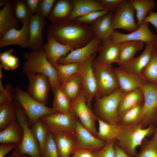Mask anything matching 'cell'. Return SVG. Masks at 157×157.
Returning <instances> with one entry per match:
<instances>
[{"label": "cell", "mask_w": 157, "mask_h": 157, "mask_svg": "<svg viewBox=\"0 0 157 157\" xmlns=\"http://www.w3.org/2000/svg\"><path fill=\"white\" fill-rule=\"evenodd\" d=\"M80 63H70L60 64L58 63L53 66L58 73V79L61 86L72 75L78 72Z\"/></svg>", "instance_id": "37"}, {"label": "cell", "mask_w": 157, "mask_h": 157, "mask_svg": "<svg viewBox=\"0 0 157 157\" xmlns=\"http://www.w3.org/2000/svg\"><path fill=\"white\" fill-rule=\"evenodd\" d=\"M135 157H157V146L151 139L147 140Z\"/></svg>", "instance_id": "43"}, {"label": "cell", "mask_w": 157, "mask_h": 157, "mask_svg": "<svg viewBox=\"0 0 157 157\" xmlns=\"http://www.w3.org/2000/svg\"><path fill=\"white\" fill-rule=\"evenodd\" d=\"M72 7V1L56 0L47 18L51 23L67 19L71 14Z\"/></svg>", "instance_id": "29"}, {"label": "cell", "mask_w": 157, "mask_h": 157, "mask_svg": "<svg viewBox=\"0 0 157 157\" xmlns=\"http://www.w3.org/2000/svg\"><path fill=\"white\" fill-rule=\"evenodd\" d=\"M45 17L38 14L33 15L28 22L29 36L28 48L31 50L42 48L44 38L42 31Z\"/></svg>", "instance_id": "18"}, {"label": "cell", "mask_w": 157, "mask_h": 157, "mask_svg": "<svg viewBox=\"0 0 157 157\" xmlns=\"http://www.w3.org/2000/svg\"><path fill=\"white\" fill-rule=\"evenodd\" d=\"M112 13L109 12L101 16L90 26L94 37L101 41L110 38L115 31L112 22Z\"/></svg>", "instance_id": "22"}, {"label": "cell", "mask_w": 157, "mask_h": 157, "mask_svg": "<svg viewBox=\"0 0 157 157\" xmlns=\"http://www.w3.org/2000/svg\"><path fill=\"white\" fill-rule=\"evenodd\" d=\"M118 43L128 41H140L146 44H155L157 35L150 30L148 23L143 21L138 28L129 33L125 34L114 31L110 38Z\"/></svg>", "instance_id": "16"}, {"label": "cell", "mask_w": 157, "mask_h": 157, "mask_svg": "<svg viewBox=\"0 0 157 157\" xmlns=\"http://www.w3.org/2000/svg\"><path fill=\"white\" fill-rule=\"evenodd\" d=\"M140 76L145 82L157 85V47L155 45L150 60Z\"/></svg>", "instance_id": "35"}, {"label": "cell", "mask_w": 157, "mask_h": 157, "mask_svg": "<svg viewBox=\"0 0 157 157\" xmlns=\"http://www.w3.org/2000/svg\"><path fill=\"white\" fill-rule=\"evenodd\" d=\"M109 12L108 10L94 11L78 17L74 20L88 25V24H92L98 19Z\"/></svg>", "instance_id": "44"}, {"label": "cell", "mask_w": 157, "mask_h": 157, "mask_svg": "<svg viewBox=\"0 0 157 157\" xmlns=\"http://www.w3.org/2000/svg\"><path fill=\"white\" fill-rule=\"evenodd\" d=\"M154 47V44H146L144 50L139 56L134 57L125 64L119 67L140 76L150 60Z\"/></svg>", "instance_id": "23"}, {"label": "cell", "mask_w": 157, "mask_h": 157, "mask_svg": "<svg viewBox=\"0 0 157 157\" xmlns=\"http://www.w3.org/2000/svg\"><path fill=\"white\" fill-rule=\"evenodd\" d=\"M80 157H96L94 153L92 151H81L73 153Z\"/></svg>", "instance_id": "53"}, {"label": "cell", "mask_w": 157, "mask_h": 157, "mask_svg": "<svg viewBox=\"0 0 157 157\" xmlns=\"http://www.w3.org/2000/svg\"><path fill=\"white\" fill-rule=\"evenodd\" d=\"M115 69L119 88L125 92L140 88L146 82L140 76L120 67Z\"/></svg>", "instance_id": "20"}, {"label": "cell", "mask_w": 157, "mask_h": 157, "mask_svg": "<svg viewBox=\"0 0 157 157\" xmlns=\"http://www.w3.org/2000/svg\"><path fill=\"white\" fill-rule=\"evenodd\" d=\"M8 0H1L0 1V6H5L8 2Z\"/></svg>", "instance_id": "56"}, {"label": "cell", "mask_w": 157, "mask_h": 157, "mask_svg": "<svg viewBox=\"0 0 157 157\" xmlns=\"http://www.w3.org/2000/svg\"><path fill=\"white\" fill-rule=\"evenodd\" d=\"M72 1V10L67 19L69 20H74L92 12L108 10L97 0H74Z\"/></svg>", "instance_id": "25"}, {"label": "cell", "mask_w": 157, "mask_h": 157, "mask_svg": "<svg viewBox=\"0 0 157 157\" xmlns=\"http://www.w3.org/2000/svg\"><path fill=\"white\" fill-rule=\"evenodd\" d=\"M99 124L97 137L105 141L115 140L120 132L121 125L106 122L97 117Z\"/></svg>", "instance_id": "30"}, {"label": "cell", "mask_w": 157, "mask_h": 157, "mask_svg": "<svg viewBox=\"0 0 157 157\" xmlns=\"http://www.w3.org/2000/svg\"><path fill=\"white\" fill-rule=\"evenodd\" d=\"M154 133L153 136L151 139L154 143L157 146V126L156 129H155Z\"/></svg>", "instance_id": "55"}, {"label": "cell", "mask_w": 157, "mask_h": 157, "mask_svg": "<svg viewBox=\"0 0 157 157\" xmlns=\"http://www.w3.org/2000/svg\"><path fill=\"white\" fill-rule=\"evenodd\" d=\"M76 147L72 153L81 151H96L102 149L106 142L100 139L84 127L77 119L76 122Z\"/></svg>", "instance_id": "14"}, {"label": "cell", "mask_w": 157, "mask_h": 157, "mask_svg": "<svg viewBox=\"0 0 157 157\" xmlns=\"http://www.w3.org/2000/svg\"><path fill=\"white\" fill-rule=\"evenodd\" d=\"M101 42L99 39L94 37L84 46L72 50L65 56L60 58L57 63L61 65L83 63L97 52Z\"/></svg>", "instance_id": "15"}, {"label": "cell", "mask_w": 157, "mask_h": 157, "mask_svg": "<svg viewBox=\"0 0 157 157\" xmlns=\"http://www.w3.org/2000/svg\"><path fill=\"white\" fill-rule=\"evenodd\" d=\"M39 157H58L56 143L50 132H49Z\"/></svg>", "instance_id": "42"}, {"label": "cell", "mask_w": 157, "mask_h": 157, "mask_svg": "<svg viewBox=\"0 0 157 157\" xmlns=\"http://www.w3.org/2000/svg\"><path fill=\"white\" fill-rule=\"evenodd\" d=\"M148 15L144 19L143 21L151 24L156 28L157 31V12L152 10L150 11ZM157 35V34H156Z\"/></svg>", "instance_id": "51"}, {"label": "cell", "mask_w": 157, "mask_h": 157, "mask_svg": "<svg viewBox=\"0 0 157 157\" xmlns=\"http://www.w3.org/2000/svg\"><path fill=\"white\" fill-rule=\"evenodd\" d=\"M120 43L111 38L101 41L97 52L98 55L96 60L99 63L105 65L117 63L119 53Z\"/></svg>", "instance_id": "19"}, {"label": "cell", "mask_w": 157, "mask_h": 157, "mask_svg": "<svg viewBox=\"0 0 157 157\" xmlns=\"http://www.w3.org/2000/svg\"><path fill=\"white\" fill-rule=\"evenodd\" d=\"M46 32L47 36L74 49L84 46L94 37L90 26L75 20L66 19L51 23Z\"/></svg>", "instance_id": "1"}, {"label": "cell", "mask_w": 157, "mask_h": 157, "mask_svg": "<svg viewBox=\"0 0 157 157\" xmlns=\"http://www.w3.org/2000/svg\"><path fill=\"white\" fill-rule=\"evenodd\" d=\"M115 140L106 141L105 146L101 150L95 151L96 157H115V149L114 143Z\"/></svg>", "instance_id": "45"}, {"label": "cell", "mask_w": 157, "mask_h": 157, "mask_svg": "<svg viewBox=\"0 0 157 157\" xmlns=\"http://www.w3.org/2000/svg\"><path fill=\"white\" fill-rule=\"evenodd\" d=\"M23 135L22 128L16 122L0 132V143H14L19 144Z\"/></svg>", "instance_id": "31"}, {"label": "cell", "mask_w": 157, "mask_h": 157, "mask_svg": "<svg viewBox=\"0 0 157 157\" xmlns=\"http://www.w3.org/2000/svg\"><path fill=\"white\" fill-rule=\"evenodd\" d=\"M26 75L29 82L27 93L34 99L46 105L51 88L49 78L45 74L40 73H30Z\"/></svg>", "instance_id": "13"}, {"label": "cell", "mask_w": 157, "mask_h": 157, "mask_svg": "<svg viewBox=\"0 0 157 157\" xmlns=\"http://www.w3.org/2000/svg\"><path fill=\"white\" fill-rule=\"evenodd\" d=\"M28 22L23 24L20 29H10L0 37V47L16 44L22 48L28 47L29 36Z\"/></svg>", "instance_id": "17"}, {"label": "cell", "mask_w": 157, "mask_h": 157, "mask_svg": "<svg viewBox=\"0 0 157 157\" xmlns=\"http://www.w3.org/2000/svg\"><path fill=\"white\" fill-rule=\"evenodd\" d=\"M101 4L106 8L110 11L114 12L125 0H98Z\"/></svg>", "instance_id": "48"}, {"label": "cell", "mask_w": 157, "mask_h": 157, "mask_svg": "<svg viewBox=\"0 0 157 157\" xmlns=\"http://www.w3.org/2000/svg\"><path fill=\"white\" fill-rule=\"evenodd\" d=\"M32 14L37 13L40 0H24Z\"/></svg>", "instance_id": "50"}, {"label": "cell", "mask_w": 157, "mask_h": 157, "mask_svg": "<svg viewBox=\"0 0 157 157\" xmlns=\"http://www.w3.org/2000/svg\"><path fill=\"white\" fill-rule=\"evenodd\" d=\"M58 157H69L76 146L75 133H53Z\"/></svg>", "instance_id": "24"}, {"label": "cell", "mask_w": 157, "mask_h": 157, "mask_svg": "<svg viewBox=\"0 0 157 157\" xmlns=\"http://www.w3.org/2000/svg\"><path fill=\"white\" fill-rule=\"evenodd\" d=\"M17 121L13 101L0 105V131Z\"/></svg>", "instance_id": "32"}, {"label": "cell", "mask_w": 157, "mask_h": 157, "mask_svg": "<svg viewBox=\"0 0 157 157\" xmlns=\"http://www.w3.org/2000/svg\"><path fill=\"white\" fill-rule=\"evenodd\" d=\"M92 66L98 84V96L107 95L119 88L115 67L112 65L100 64L95 57Z\"/></svg>", "instance_id": "7"}, {"label": "cell", "mask_w": 157, "mask_h": 157, "mask_svg": "<svg viewBox=\"0 0 157 157\" xmlns=\"http://www.w3.org/2000/svg\"><path fill=\"white\" fill-rule=\"evenodd\" d=\"M125 93L119 88L108 94L95 97L94 114L97 117L109 123H117L118 108Z\"/></svg>", "instance_id": "4"}, {"label": "cell", "mask_w": 157, "mask_h": 157, "mask_svg": "<svg viewBox=\"0 0 157 157\" xmlns=\"http://www.w3.org/2000/svg\"><path fill=\"white\" fill-rule=\"evenodd\" d=\"M143 44L144 43L140 41H128L120 43L117 63L119 66L124 65L133 58L138 51L142 49Z\"/></svg>", "instance_id": "27"}, {"label": "cell", "mask_w": 157, "mask_h": 157, "mask_svg": "<svg viewBox=\"0 0 157 157\" xmlns=\"http://www.w3.org/2000/svg\"><path fill=\"white\" fill-rule=\"evenodd\" d=\"M13 102L17 121L23 130L22 140L16 149L21 153L28 155L31 157H39L40 146L29 127L28 119L26 113L17 102L14 100Z\"/></svg>", "instance_id": "6"}, {"label": "cell", "mask_w": 157, "mask_h": 157, "mask_svg": "<svg viewBox=\"0 0 157 157\" xmlns=\"http://www.w3.org/2000/svg\"><path fill=\"white\" fill-rule=\"evenodd\" d=\"M155 45L157 47V42L155 44Z\"/></svg>", "instance_id": "58"}, {"label": "cell", "mask_w": 157, "mask_h": 157, "mask_svg": "<svg viewBox=\"0 0 157 157\" xmlns=\"http://www.w3.org/2000/svg\"><path fill=\"white\" fill-rule=\"evenodd\" d=\"M13 2V9L17 20L22 24L28 22L33 15L24 0H15Z\"/></svg>", "instance_id": "39"}, {"label": "cell", "mask_w": 157, "mask_h": 157, "mask_svg": "<svg viewBox=\"0 0 157 157\" xmlns=\"http://www.w3.org/2000/svg\"><path fill=\"white\" fill-rule=\"evenodd\" d=\"M119 134L117 138L118 144L129 155L135 157L137 154L136 148L142 145L144 139L154 133L155 128L152 125L143 128L141 123L121 124Z\"/></svg>", "instance_id": "3"}, {"label": "cell", "mask_w": 157, "mask_h": 157, "mask_svg": "<svg viewBox=\"0 0 157 157\" xmlns=\"http://www.w3.org/2000/svg\"><path fill=\"white\" fill-rule=\"evenodd\" d=\"M6 157H28L26 155L23 154L17 149H14L11 153Z\"/></svg>", "instance_id": "54"}, {"label": "cell", "mask_w": 157, "mask_h": 157, "mask_svg": "<svg viewBox=\"0 0 157 157\" xmlns=\"http://www.w3.org/2000/svg\"><path fill=\"white\" fill-rule=\"evenodd\" d=\"M115 157H132L129 155L118 144L115 146Z\"/></svg>", "instance_id": "52"}, {"label": "cell", "mask_w": 157, "mask_h": 157, "mask_svg": "<svg viewBox=\"0 0 157 157\" xmlns=\"http://www.w3.org/2000/svg\"><path fill=\"white\" fill-rule=\"evenodd\" d=\"M23 56L25 59L22 67L24 72L26 74L40 73L46 75L49 79L52 91L60 87L57 71L47 58L43 47L29 52H25Z\"/></svg>", "instance_id": "2"}, {"label": "cell", "mask_w": 157, "mask_h": 157, "mask_svg": "<svg viewBox=\"0 0 157 157\" xmlns=\"http://www.w3.org/2000/svg\"><path fill=\"white\" fill-rule=\"evenodd\" d=\"M72 157H80L79 156L77 155L76 154H73V155L72 156Z\"/></svg>", "instance_id": "57"}, {"label": "cell", "mask_w": 157, "mask_h": 157, "mask_svg": "<svg viewBox=\"0 0 157 157\" xmlns=\"http://www.w3.org/2000/svg\"><path fill=\"white\" fill-rule=\"evenodd\" d=\"M19 22L15 18L13 9V2L9 1L0 10V37L8 30L19 28Z\"/></svg>", "instance_id": "26"}, {"label": "cell", "mask_w": 157, "mask_h": 157, "mask_svg": "<svg viewBox=\"0 0 157 157\" xmlns=\"http://www.w3.org/2000/svg\"><path fill=\"white\" fill-rule=\"evenodd\" d=\"M71 110L83 126L97 137V117L87 105L85 97L81 91L72 100Z\"/></svg>", "instance_id": "10"}, {"label": "cell", "mask_w": 157, "mask_h": 157, "mask_svg": "<svg viewBox=\"0 0 157 157\" xmlns=\"http://www.w3.org/2000/svg\"><path fill=\"white\" fill-rule=\"evenodd\" d=\"M31 128L35 138L39 144L40 153L49 132L48 128L40 118L35 122Z\"/></svg>", "instance_id": "38"}, {"label": "cell", "mask_w": 157, "mask_h": 157, "mask_svg": "<svg viewBox=\"0 0 157 157\" xmlns=\"http://www.w3.org/2000/svg\"><path fill=\"white\" fill-rule=\"evenodd\" d=\"M140 88L144 97L141 121L150 124L157 119V85L145 82Z\"/></svg>", "instance_id": "12"}, {"label": "cell", "mask_w": 157, "mask_h": 157, "mask_svg": "<svg viewBox=\"0 0 157 157\" xmlns=\"http://www.w3.org/2000/svg\"><path fill=\"white\" fill-rule=\"evenodd\" d=\"M0 105L13 101L14 99L12 95V90L10 85H6L4 88L0 81Z\"/></svg>", "instance_id": "47"}, {"label": "cell", "mask_w": 157, "mask_h": 157, "mask_svg": "<svg viewBox=\"0 0 157 157\" xmlns=\"http://www.w3.org/2000/svg\"><path fill=\"white\" fill-rule=\"evenodd\" d=\"M143 92L140 88L125 92L123 96L118 109V117L128 110L144 102Z\"/></svg>", "instance_id": "28"}, {"label": "cell", "mask_w": 157, "mask_h": 157, "mask_svg": "<svg viewBox=\"0 0 157 157\" xmlns=\"http://www.w3.org/2000/svg\"><path fill=\"white\" fill-rule=\"evenodd\" d=\"M96 53L91 57L80 63L79 72L81 77V92L85 95L87 104L91 109L93 100L99 96L98 84L92 67V62Z\"/></svg>", "instance_id": "8"}, {"label": "cell", "mask_w": 157, "mask_h": 157, "mask_svg": "<svg viewBox=\"0 0 157 157\" xmlns=\"http://www.w3.org/2000/svg\"><path fill=\"white\" fill-rule=\"evenodd\" d=\"M81 84V77L78 71L70 77L60 87L65 94L72 100L80 92Z\"/></svg>", "instance_id": "36"}, {"label": "cell", "mask_w": 157, "mask_h": 157, "mask_svg": "<svg viewBox=\"0 0 157 157\" xmlns=\"http://www.w3.org/2000/svg\"><path fill=\"white\" fill-rule=\"evenodd\" d=\"M130 1L136 13L137 24L138 27L143 22L149 12L156 6V3L153 0H130Z\"/></svg>", "instance_id": "34"}, {"label": "cell", "mask_w": 157, "mask_h": 157, "mask_svg": "<svg viewBox=\"0 0 157 157\" xmlns=\"http://www.w3.org/2000/svg\"><path fill=\"white\" fill-rule=\"evenodd\" d=\"M14 100L17 102L24 110L28 118L30 126L42 117L57 113L31 97L27 92L19 87L12 90Z\"/></svg>", "instance_id": "5"}, {"label": "cell", "mask_w": 157, "mask_h": 157, "mask_svg": "<svg viewBox=\"0 0 157 157\" xmlns=\"http://www.w3.org/2000/svg\"><path fill=\"white\" fill-rule=\"evenodd\" d=\"M18 145L14 143H1L0 145V157H5L11 150L16 149Z\"/></svg>", "instance_id": "49"}, {"label": "cell", "mask_w": 157, "mask_h": 157, "mask_svg": "<svg viewBox=\"0 0 157 157\" xmlns=\"http://www.w3.org/2000/svg\"><path fill=\"white\" fill-rule=\"evenodd\" d=\"M40 118L52 133H75L76 122L78 119L72 110L68 113H56L45 115Z\"/></svg>", "instance_id": "9"}, {"label": "cell", "mask_w": 157, "mask_h": 157, "mask_svg": "<svg viewBox=\"0 0 157 157\" xmlns=\"http://www.w3.org/2000/svg\"><path fill=\"white\" fill-rule=\"evenodd\" d=\"M135 12L129 0H125L113 15L112 22L114 29H122L130 33L137 29L139 27L135 21Z\"/></svg>", "instance_id": "11"}, {"label": "cell", "mask_w": 157, "mask_h": 157, "mask_svg": "<svg viewBox=\"0 0 157 157\" xmlns=\"http://www.w3.org/2000/svg\"><path fill=\"white\" fill-rule=\"evenodd\" d=\"M13 49L6 50L0 53V68L7 70H13L19 66V58L13 55Z\"/></svg>", "instance_id": "41"}, {"label": "cell", "mask_w": 157, "mask_h": 157, "mask_svg": "<svg viewBox=\"0 0 157 157\" xmlns=\"http://www.w3.org/2000/svg\"><path fill=\"white\" fill-rule=\"evenodd\" d=\"M46 57L51 64L54 66L61 58L65 56L67 53L74 50L68 45L62 44L53 38L47 36V42L44 45Z\"/></svg>", "instance_id": "21"}, {"label": "cell", "mask_w": 157, "mask_h": 157, "mask_svg": "<svg viewBox=\"0 0 157 157\" xmlns=\"http://www.w3.org/2000/svg\"><path fill=\"white\" fill-rule=\"evenodd\" d=\"M54 94L52 108L57 113H68L71 110L72 100L60 87L52 91Z\"/></svg>", "instance_id": "33"}, {"label": "cell", "mask_w": 157, "mask_h": 157, "mask_svg": "<svg viewBox=\"0 0 157 157\" xmlns=\"http://www.w3.org/2000/svg\"><path fill=\"white\" fill-rule=\"evenodd\" d=\"M56 1L40 0L37 13L45 18L47 17L51 13Z\"/></svg>", "instance_id": "46"}, {"label": "cell", "mask_w": 157, "mask_h": 157, "mask_svg": "<svg viewBox=\"0 0 157 157\" xmlns=\"http://www.w3.org/2000/svg\"><path fill=\"white\" fill-rule=\"evenodd\" d=\"M142 104L128 110L118 117L121 118L123 125L133 124L139 123L141 120Z\"/></svg>", "instance_id": "40"}]
</instances>
